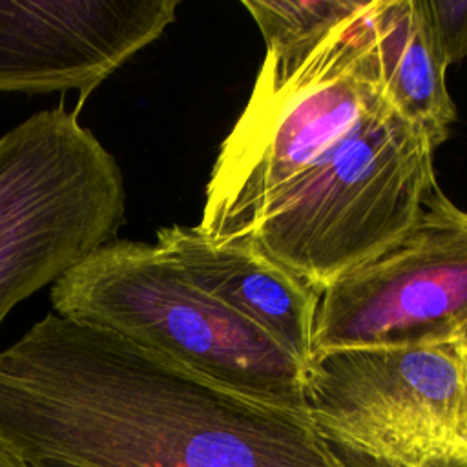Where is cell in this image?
I'll use <instances>...</instances> for the list:
<instances>
[{"instance_id":"9","label":"cell","mask_w":467,"mask_h":467,"mask_svg":"<svg viewBox=\"0 0 467 467\" xmlns=\"http://www.w3.org/2000/svg\"><path fill=\"white\" fill-rule=\"evenodd\" d=\"M155 246L212 297L261 328L305 368L314 358L319 292L248 237L212 241L197 226L157 232Z\"/></svg>"},{"instance_id":"1","label":"cell","mask_w":467,"mask_h":467,"mask_svg":"<svg viewBox=\"0 0 467 467\" xmlns=\"http://www.w3.org/2000/svg\"><path fill=\"white\" fill-rule=\"evenodd\" d=\"M0 436L77 467H337L306 410L212 383L47 314L0 352Z\"/></svg>"},{"instance_id":"14","label":"cell","mask_w":467,"mask_h":467,"mask_svg":"<svg viewBox=\"0 0 467 467\" xmlns=\"http://www.w3.org/2000/svg\"><path fill=\"white\" fill-rule=\"evenodd\" d=\"M29 465L31 467H77V465H67V463H60V462H35Z\"/></svg>"},{"instance_id":"10","label":"cell","mask_w":467,"mask_h":467,"mask_svg":"<svg viewBox=\"0 0 467 467\" xmlns=\"http://www.w3.org/2000/svg\"><path fill=\"white\" fill-rule=\"evenodd\" d=\"M368 16L383 95L436 150L449 137L456 108L425 0H372Z\"/></svg>"},{"instance_id":"7","label":"cell","mask_w":467,"mask_h":467,"mask_svg":"<svg viewBox=\"0 0 467 467\" xmlns=\"http://www.w3.org/2000/svg\"><path fill=\"white\" fill-rule=\"evenodd\" d=\"M467 321V212L438 186L412 228L319 296L314 356L454 339Z\"/></svg>"},{"instance_id":"6","label":"cell","mask_w":467,"mask_h":467,"mask_svg":"<svg viewBox=\"0 0 467 467\" xmlns=\"http://www.w3.org/2000/svg\"><path fill=\"white\" fill-rule=\"evenodd\" d=\"M305 409L337 467H467V352L458 337L316 354Z\"/></svg>"},{"instance_id":"13","label":"cell","mask_w":467,"mask_h":467,"mask_svg":"<svg viewBox=\"0 0 467 467\" xmlns=\"http://www.w3.org/2000/svg\"><path fill=\"white\" fill-rule=\"evenodd\" d=\"M0 467H31V465L0 436Z\"/></svg>"},{"instance_id":"4","label":"cell","mask_w":467,"mask_h":467,"mask_svg":"<svg viewBox=\"0 0 467 467\" xmlns=\"http://www.w3.org/2000/svg\"><path fill=\"white\" fill-rule=\"evenodd\" d=\"M436 186L429 137L385 97L246 237L323 294L403 237Z\"/></svg>"},{"instance_id":"15","label":"cell","mask_w":467,"mask_h":467,"mask_svg":"<svg viewBox=\"0 0 467 467\" xmlns=\"http://www.w3.org/2000/svg\"><path fill=\"white\" fill-rule=\"evenodd\" d=\"M460 341H462V345L465 347V352H467V321L463 323V327L460 328V332H458V336H456Z\"/></svg>"},{"instance_id":"11","label":"cell","mask_w":467,"mask_h":467,"mask_svg":"<svg viewBox=\"0 0 467 467\" xmlns=\"http://www.w3.org/2000/svg\"><path fill=\"white\" fill-rule=\"evenodd\" d=\"M266 53L290 57L312 51L330 31L363 11L361 0H243Z\"/></svg>"},{"instance_id":"5","label":"cell","mask_w":467,"mask_h":467,"mask_svg":"<svg viewBox=\"0 0 467 467\" xmlns=\"http://www.w3.org/2000/svg\"><path fill=\"white\" fill-rule=\"evenodd\" d=\"M126 223L117 159L64 106L0 137V325L117 239Z\"/></svg>"},{"instance_id":"8","label":"cell","mask_w":467,"mask_h":467,"mask_svg":"<svg viewBox=\"0 0 467 467\" xmlns=\"http://www.w3.org/2000/svg\"><path fill=\"white\" fill-rule=\"evenodd\" d=\"M179 0H0V91H78V104L157 40Z\"/></svg>"},{"instance_id":"2","label":"cell","mask_w":467,"mask_h":467,"mask_svg":"<svg viewBox=\"0 0 467 467\" xmlns=\"http://www.w3.org/2000/svg\"><path fill=\"white\" fill-rule=\"evenodd\" d=\"M370 5L306 55H265L246 108L210 171L195 224L206 237H246L285 190L385 100Z\"/></svg>"},{"instance_id":"3","label":"cell","mask_w":467,"mask_h":467,"mask_svg":"<svg viewBox=\"0 0 467 467\" xmlns=\"http://www.w3.org/2000/svg\"><path fill=\"white\" fill-rule=\"evenodd\" d=\"M55 314L122 336L243 396L305 409V367L155 244L115 239L51 286Z\"/></svg>"},{"instance_id":"12","label":"cell","mask_w":467,"mask_h":467,"mask_svg":"<svg viewBox=\"0 0 467 467\" xmlns=\"http://www.w3.org/2000/svg\"><path fill=\"white\" fill-rule=\"evenodd\" d=\"M425 4L447 66L467 58V0H425Z\"/></svg>"}]
</instances>
